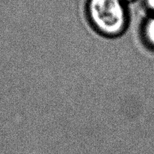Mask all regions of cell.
Instances as JSON below:
<instances>
[{
	"mask_svg": "<svg viewBox=\"0 0 154 154\" xmlns=\"http://www.w3.org/2000/svg\"><path fill=\"white\" fill-rule=\"evenodd\" d=\"M141 34L146 46L154 51V14H150L144 20Z\"/></svg>",
	"mask_w": 154,
	"mask_h": 154,
	"instance_id": "7a4b0ae2",
	"label": "cell"
},
{
	"mask_svg": "<svg viewBox=\"0 0 154 154\" xmlns=\"http://www.w3.org/2000/svg\"><path fill=\"white\" fill-rule=\"evenodd\" d=\"M86 11L92 26L105 36H118L127 27L129 14L122 0H87Z\"/></svg>",
	"mask_w": 154,
	"mask_h": 154,
	"instance_id": "6da1fadb",
	"label": "cell"
},
{
	"mask_svg": "<svg viewBox=\"0 0 154 154\" xmlns=\"http://www.w3.org/2000/svg\"><path fill=\"white\" fill-rule=\"evenodd\" d=\"M122 1H123V2H125V3H126V4H127V3L134 2L137 1V0H122Z\"/></svg>",
	"mask_w": 154,
	"mask_h": 154,
	"instance_id": "277c9868",
	"label": "cell"
},
{
	"mask_svg": "<svg viewBox=\"0 0 154 154\" xmlns=\"http://www.w3.org/2000/svg\"><path fill=\"white\" fill-rule=\"evenodd\" d=\"M144 5L150 14H154V0H144Z\"/></svg>",
	"mask_w": 154,
	"mask_h": 154,
	"instance_id": "3957f363",
	"label": "cell"
}]
</instances>
